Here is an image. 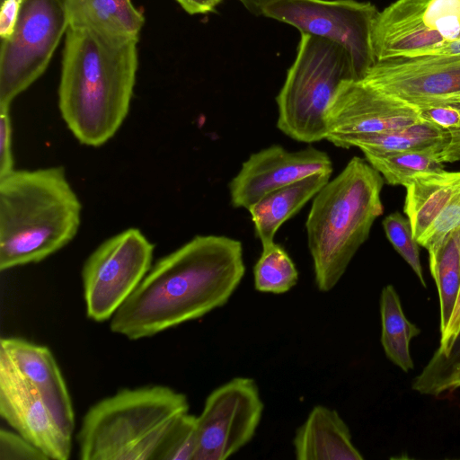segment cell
<instances>
[{
	"mask_svg": "<svg viewBox=\"0 0 460 460\" xmlns=\"http://www.w3.org/2000/svg\"><path fill=\"white\" fill-rule=\"evenodd\" d=\"M21 0H1L0 23L12 27L17 18Z\"/></svg>",
	"mask_w": 460,
	"mask_h": 460,
	"instance_id": "cell-35",
	"label": "cell"
},
{
	"mask_svg": "<svg viewBox=\"0 0 460 460\" xmlns=\"http://www.w3.org/2000/svg\"><path fill=\"white\" fill-rule=\"evenodd\" d=\"M331 175L316 173L297 181L270 192L248 208L262 247L274 243L279 227L314 199Z\"/></svg>",
	"mask_w": 460,
	"mask_h": 460,
	"instance_id": "cell-18",
	"label": "cell"
},
{
	"mask_svg": "<svg viewBox=\"0 0 460 460\" xmlns=\"http://www.w3.org/2000/svg\"><path fill=\"white\" fill-rule=\"evenodd\" d=\"M458 227H460V191L451 199L418 243L428 251Z\"/></svg>",
	"mask_w": 460,
	"mask_h": 460,
	"instance_id": "cell-30",
	"label": "cell"
},
{
	"mask_svg": "<svg viewBox=\"0 0 460 460\" xmlns=\"http://www.w3.org/2000/svg\"><path fill=\"white\" fill-rule=\"evenodd\" d=\"M187 396L161 385L124 388L93 404L76 435L82 460H156Z\"/></svg>",
	"mask_w": 460,
	"mask_h": 460,
	"instance_id": "cell-5",
	"label": "cell"
},
{
	"mask_svg": "<svg viewBox=\"0 0 460 460\" xmlns=\"http://www.w3.org/2000/svg\"><path fill=\"white\" fill-rule=\"evenodd\" d=\"M81 212L62 166L0 178V270L37 263L62 249L76 235Z\"/></svg>",
	"mask_w": 460,
	"mask_h": 460,
	"instance_id": "cell-3",
	"label": "cell"
},
{
	"mask_svg": "<svg viewBox=\"0 0 460 460\" xmlns=\"http://www.w3.org/2000/svg\"><path fill=\"white\" fill-rule=\"evenodd\" d=\"M297 460H362L349 428L337 411L315 405L293 439Z\"/></svg>",
	"mask_w": 460,
	"mask_h": 460,
	"instance_id": "cell-17",
	"label": "cell"
},
{
	"mask_svg": "<svg viewBox=\"0 0 460 460\" xmlns=\"http://www.w3.org/2000/svg\"><path fill=\"white\" fill-rule=\"evenodd\" d=\"M460 332V291L456 302L450 321L446 330L440 334V340L438 349L435 350L437 353H443L447 351L453 341Z\"/></svg>",
	"mask_w": 460,
	"mask_h": 460,
	"instance_id": "cell-33",
	"label": "cell"
},
{
	"mask_svg": "<svg viewBox=\"0 0 460 460\" xmlns=\"http://www.w3.org/2000/svg\"><path fill=\"white\" fill-rule=\"evenodd\" d=\"M298 270L287 251L279 243L263 246L253 267V283L257 291L284 294L298 281Z\"/></svg>",
	"mask_w": 460,
	"mask_h": 460,
	"instance_id": "cell-25",
	"label": "cell"
},
{
	"mask_svg": "<svg viewBox=\"0 0 460 460\" xmlns=\"http://www.w3.org/2000/svg\"><path fill=\"white\" fill-rule=\"evenodd\" d=\"M0 415L49 459L70 457L72 436L63 430L36 387L2 351Z\"/></svg>",
	"mask_w": 460,
	"mask_h": 460,
	"instance_id": "cell-13",
	"label": "cell"
},
{
	"mask_svg": "<svg viewBox=\"0 0 460 460\" xmlns=\"http://www.w3.org/2000/svg\"><path fill=\"white\" fill-rule=\"evenodd\" d=\"M155 245L137 228H128L102 243L82 269L89 319L111 320L152 267Z\"/></svg>",
	"mask_w": 460,
	"mask_h": 460,
	"instance_id": "cell-10",
	"label": "cell"
},
{
	"mask_svg": "<svg viewBox=\"0 0 460 460\" xmlns=\"http://www.w3.org/2000/svg\"><path fill=\"white\" fill-rule=\"evenodd\" d=\"M416 110L460 102V55L394 57L359 80Z\"/></svg>",
	"mask_w": 460,
	"mask_h": 460,
	"instance_id": "cell-12",
	"label": "cell"
},
{
	"mask_svg": "<svg viewBox=\"0 0 460 460\" xmlns=\"http://www.w3.org/2000/svg\"><path fill=\"white\" fill-rule=\"evenodd\" d=\"M418 110L355 80L343 82L326 113L327 137L380 133L420 120Z\"/></svg>",
	"mask_w": 460,
	"mask_h": 460,
	"instance_id": "cell-15",
	"label": "cell"
},
{
	"mask_svg": "<svg viewBox=\"0 0 460 460\" xmlns=\"http://www.w3.org/2000/svg\"><path fill=\"white\" fill-rule=\"evenodd\" d=\"M68 28L65 0H21L12 31L1 39L0 105L11 106L45 72Z\"/></svg>",
	"mask_w": 460,
	"mask_h": 460,
	"instance_id": "cell-7",
	"label": "cell"
},
{
	"mask_svg": "<svg viewBox=\"0 0 460 460\" xmlns=\"http://www.w3.org/2000/svg\"><path fill=\"white\" fill-rule=\"evenodd\" d=\"M0 460H49L36 446L18 432L0 429Z\"/></svg>",
	"mask_w": 460,
	"mask_h": 460,
	"instance_id": "cell-31",
	"label": "cell"
},
{
	"mask_svg": "<svg viewBox=\"0 0 460 460\" xmlns=\"http://www.w3.org/2000/svg\"><path fill=\"white\" fill-rule=\"evenodd\" d=\"M10 106L0 105V178L14 171Z\"/></svg>",
	"mask_w": 460,
	"mask_h": 460,
	"instance_id": "cell-32",
	"label": "cell"
},
{
	"mask_svg": "<svg viewBox=\"0 0 460 460\" xmlns=\"http://www.w3.org/2000/svg\"><path fill=\"white\" fill-rule=\"evenodd\" d=\"M460 387V376L456 380L455 385H454V391Z\"/></svg>",
	"mask_w": 460,
	"mask_h": 460,
	"instance_id": "cell-37",
	"label": "cell"
},
{
	"mask_svg": "<svg viewBox=\"0 0 460 460\" xmlns=\"http://www.w3.org/2000/svg\"><path fill=\"white\" fill-rule=\"evenodd\" d=\"M460 40V0H397L375 21L376 60L394 57L447 55Z\"/></svg>",
	"mask_w": 460,
	"mask_h": 460,
	"instance_id": "cell-8",
	"label": "cell"
},
{
	"mask_svg": "<svg viewBox=\"0 0 460 460\" xmlns=\"http://www.w3.org/2000/svg\"><path fill=\"white\" fill-rule=\"evenodd\" d=\"M198 446L197 416H180L164 438L156 460H194Z\"/></svg>",
	"mask_w": 460,
	"mask_h": 460,
	"instance_id": "cell-28",
	"label": "cell"
},
{
	"mask_svg": "<svg viewBox=\"0 0 460 460\" xmlns=\"http://www.w3.org/2000/svg\"><path fill=\"white\" fill-rule=\"evenodd\" d=\"M378 11L369 2L355 0H274L261 14L296 28L301 34L321 37L349 54L356 80L376 63L372 31Z\"/></svg>",
	"mask_w": 460,
	"mask_h": 460,
	"instance_id": "cell-9",
	"label": "cell"
},
{
	"mask_svg": "<svg viewBox=\"0 0 460 460\" xmlns=\"http://www.w3.org/2000/svg\"><path fill=\"white\" fill-rule=\"evenodd\" d=\"M403 211L418 242L460 191V172L421 173L406 186Z\"/></svg>",
	"mask_w": 460,
	"mask_h": 460,
	"instance_id": "cell-20",
	"label": "cell"
},
{
	"mask_svg": "<svg viewBox=\"0 0 460 460\" xmlns=\"http://www.w3.org/2000/svg\"><path fill=\"white\" fill-rule=\"evenodd\" d=\"M244 273L239 240L196 235L152 265L110 329L136 341L199 319L225 305Z\"/></svg>",
	"mask_w": 460,
	"mask_h": 460,
	"instance_id": "cell-1",
	"label": "cell"
},
{
	"mask_svg": "<svg viewBox=\"0 0 460 460\" xmlns=\"http://www.w3.org/2000/svg\"><path fill=\"white\" fill-rule=\"evenodd\" d=\"M69 27L138 38L145 18L131 0H65Z\"/></svg>",
	"mask_w": 460,
	"mask_h": 460,
	"instance_id": "cell-21",
	"label": "cell"
},
{
	"mask_svg": "<svg viewBox=\"0 0 460 460\" xmlns=\"http://www.w3.org/2000/svg\"><path fill=\"white\" fill-rule=\"evenodd\" d=\"M420 118L443 128L448 142L439 154L443 163L460 162V102L418 110Z\"/></svg>",
	"mask_w": 460,
	"mask_h": 460,
	"instance_id": "cell-29",
	"label": "cell"
},
{
	"mask_svg": "<svg viewBox=\"0 0 460 460\" xmlns=\"http://www.w3.org/2000/svg\"><path fill=\"white\" fill-rule=\"evenodd\" d=\"M323 172H332L327 153L312 146L296 152L270 146L251 155L231 180V204L248 209L271 191Z\"/></svg>",
	"mask_w": 460,
	"mask_h": 460,
	"instance_id": "cell-14",
	"label": "cell"
},
{
	"mask_svg": "<svg viewBox=\"0 0 460 460\" xmlns=\"http://www.w3.org/2000/svg\"><path fill=\"white\" fill-rule=\"evenodd\" d=\"M264 404L254 379L234 377L214 389L197 416L194 460H225L254 437Z\"/></svg>",
	"mask_w": 460,
	"mask_h": 460,
	"instance_id": "cell-11",
	"label": "cell"
},
{
	"mask_svg": "<svg viewBox=\"0 0 460 460\" xmlns=\"http://www.w3.org/2000/svg\"><path fill=\"white\" fill-rule=\"evenodd\" d=\"M137 38L69 27L63 51L58 107L68 129L87 146L109 141L130 107Z\"/></svg>",
	"mask_w": 460,
	"mask_h": 460,
	"instance_id": "cell-2",
	"label": "cell"
},
{
	"mask_svg": "<svg viewBox=\"0 0 460 460\" xmlns=\"http://www.w3.org/2000/svg\"><path fill=\"white\" fill-rule=\"evenodd\" d=\"M356 80L348 51L329 40L301 34L296 58L276 97L277 128L302 143L327 137V110L341 84Z\"/></svg>",
	"mask_w": 460,
	"mask_h": 460,
	"instance_id": "cell-6",
	"label": "cell"
},
{
	"mask_svg": "<svg viewBox=\"0 0 460 460\" xmlns=\"http://www.w3.org/2000/svg\"><path fill=\"white\" fill-rule=\"evenodd\" d=\"M188 13L202 14L213 12L222 0H175Z\"/></svg>",
	"mask_w": 460,
	"mask_h": 460,
	"instance_id": "cell-34",
	"label": "cell"
},
{
	"mask_svg": "<svg viewBox=\"0 0 460 460\" xmlns=\"http://www.w3.org/2000/svg\"><path fill=\"white\" fill-rule=\"evenodd\" d=\"M384 181L367 160L353 156L314 197L305 229L319 291L338 284L383 214Z\"/></svg>",
	"mask_w": 460,
	"mask_h": 460,
	"instance_id": "cell-4",
	"label": "cell"
},
{
	"mask_svg": "<svg viewBox=\"0 0 460 460\" xmlns=\"http://www.w3.org/2000/svg\"><path fill=\"white\" fill-rule=\"evenodd\" d=\"M382 226L391 244L412 269L425 288L426 282L420 260V244L413 236L408 217L400 212H393L384 218Z\"/></svg>",
	"mask_w": 460,
	"mask_h": 460,
	"instance_id": "cell-27",
	"label": "cell"
},
{
	"mask_svg": "<svg viewBox=\"0 0 460 460\" xmlns=\"http://www.w3.org/2000/svg\"><path fill=\"white\" fill-rule=\"evenodd\" d=\"M366 160L390 185L406 186L416 176L444 170L439 154L408 151L385 155L365 154Z\"/></svg>",
	"mask_w": 460,
	"mask_h": 460,
	"instance_id": "cell-24",
	"label": "cell"
},
{
	"mask_svg": "<svg viewBox=\"0 0 460 460\" xmlns=\"http://www.w3.org/2000/svg\"><path fill=\"white\" fill-rule=\"evenodd\" d=\"M327 140L341 148L357 147L364 155L408 151H429L440 154L448 142V135L436 124L420 119L411 125L394 130L338 136Z\"/></svg>",
	"mask_w": 460,
	"mask_h": 460,
	"instance_id": "cell-19",
	"label": "cell"
},
{
	"mask_svg": "<svg viewBox=\"0 0 460 460\" xmlns=\"http://www.w3.org/2000/svg\"><path fill=\"white\" fill-rule=\"evenodd\" d=\"M0 351L36 387L63 430L72 436L75 412L60 368L50 349L19 337H3Z\"/></svg>",
	"mask_w": 460,
	"mask_h": 460,
	"instance_id": "cell-16",
	"label": "cell"
},
{
	"mask_svg": "<svg viewBox=\"0 0 460 460\" xmlns=\"http://www.w3.org/2000/svg\"><path fill=\"white\" fill-rule=\"evenodd\" d=\"M440 308V334L446 330L460 291V227L428 250Z\"/></svg>",
	"mask_w": 460,
	"mask_h": 460,
	"instance_id": "cell-23",
	"label": "cell"
},
{
	"mask_svg": "<svg viewBox=\"0 0 460 460\" xmlns=\"http://www.w3.org/2000/svg\"><path fill=\"white\" fill-rule=\"evenodd\" d=\"M459 376L460 332L447 351L434 352L414 378L411 388L421 394L438 397L454 392V385Z\"/></svg>",
	"mask_w": 460,
	"mask_h": 460,
	"instance_id": "cell-26",
	"label": "cell"
},
{
	"mask_svg": "<svg viewBox=\"0 0 460 460\" xmlns=\"http://www.w3.org/2000/svg\"><path fill=\"white\" fill-rule=\"evenodd\" d=\"M240 2L248 11L255 15L261 14L263 8L270 2L274 0H237Z\"/></svg>",
	"mask_w": 460,
	"mask_h": 460,
	"instance_id": "cell-36",
	"label": "cell"
},
{
	"mask_svg": "<svg viewBox=\"0 0 460 460\" xmlns=\"http://www.w3.org/2000/svg\"><path fill=\"white\" fill-rule=\"evenodd\" d=\"M380 315L381 343L385 356L405 372L413 369L410 343L420 330L406 318L393 285H386L381 291Z\"/></svg>",
	"mask_w": 460,
	"mask_h": 460,
	"instance_id": "cell-22",
	"label": "cell"
}]
</instances>
